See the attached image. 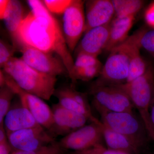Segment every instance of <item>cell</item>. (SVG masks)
Returning <instances> with one entry per match:
<instances>
[{
	"instance_id": "cell-1",
	"label": "cell",
	"mask_w": 154,
	"mask_h": 154,
	"mask_svg": "<svg viewBox=\"0 0 154 154\" xmlns=\"http://www.w3.org/2000/svg\"><path fill=\"white\" fill-rule=\"evenodd\" d=\"M31 11L22 20L13 39L15 45L30 47L48 53H54L71 74L74 61L57 20L42 1H27Z\"/></svg>"
},
{
	"instance_id": "cell-2",
	"label": "cell",
	"mask_w": 154,
	"mask_h": 154,
	"mask_svg": "<svg viewBox=\"0 0 154 154\" xmlns=\"http://www.w3.org/2000/svg\"><path fill=\"white\" fill-rule=\"evenodd\" d=\"M146 28H140L111 50L100 75L91 87L117 85L126 82L131 55L135 48L140 44Z\"/></svg>"
},
{
	"instance_id": "cell-3",
	"label": "cell",
	"mask_w": 154,
	"mask_h": 154,
	"mask_svg": "<svg viewBox=\"0 0 154 154\" xmlns=\"http://www.w3.org/2000/svg\"><path fill=\"white\" fill-rule=\"evenodd\" d=\"M3 69L20 88L28 93L45 100H50L54 95L57 77L37 71L20 58L13 57Z\"/></svg>"
},
{
	"instance_id": "cell-4",
	"label": "cell",
	"mask_w": 154,
	"mask_h": 154,
	"mask_svg": "<svg viewBox=\"0 0 154 154\" xmlns=\"http://www.w3.org/2000/svg\"><path fill=\"white\" fill-rule=\"evenodd\" d=\"M124 91L137 110L151 140L154 131L150 119V110L154 102V68L149 65L145 73L137 79L116 85Z\"/></svg>"
},
{
	"instance_id": "cell-5",
	"label": "cell",
	"mask_w": 154,
	"mask_h": 154,
	"mask_svg": "<svg viewBox=\"0 0 154 154\" xmlns=\"http://www.w3.org/2000/svg\"><path fill=\"white\" fill-rule=\"evenodd\" d=\"M100 115L104 125L123 135L141 151L151 140L141 119L133 112H109Z\"/></svg>"
},
{
	"instance_id": "cell-6",
	"label": "cell",
	"mask_w": 154,
	"mask_h": 154,
	"mask_svg": "<svg viewBox=\"0 0 154 154\" xmlns=\"http://www.w3.org/2000/svg\"><path fill=\"white\" fill-rule=\"evenodd\" d=\"M93 106L99 113L132 112L134 107L126 93L116 85L91 87Z\"/></svg>"
},
{
	"instance_id": "cell-7",
	"label": "cell",
	"mask_w": 154,
	"mask_h": 154,
	"mask_svg": "<svg viewBox=\"0 0 154 154\" xmlns=\"http://www.w3.org/2000/svg\"><path fill=\"white\" fill-rule=\"evenodd\" d=\"M84 3L81 0H72L63 14V32L70 52L75 50L81 36L85 32L86 16Z\"/></svg>"
},
{
	"instance_id": "cell-8",
	"label": "cell",
	"mask_w": 154,
	"mask_h": 154,
	"mask_svg": "<svg viewBox=\"0 0 154 154\" xmlns=\"http://www.w3.org/2000/svg\"><path fill=\"white\" fill-rule=\"evenodd\" d=\"M5 73L6 85L8 86L18 96L22 105L30 111L38 124L48 131H49L53 124V115L51 108L43 99L22 90L11 77Z\"/></svg>"
},
{
	"instance_id": "cell-9",
	"label": "cell",
	"mask_w": 154,
	"mask_h": 154,
	"mask_svg": "<svg viewBox=\"0 0 154 154\" xmlns=\"http://www.w3.org/2000/svg\"><path fill=\"white\" fill-rule=\"evenodd\" d=\"M7 134L9 143L15 150H34L56 142L55 138L41 125Z\"/></svg>"
},
{
	"instance_id": "cell-10",
	"label": "cell",
	"mask_w": 154,
	"mask_h": 154,
	"mask_svg": "<svg viewBox=\"0 0 154 154\" xmlns=\"http://www.w3.org/2000/svg\"><path fill=\"white\" fill-rule=\"evenodd\" d=\"M22 56L20 58L29 66L37 71L53 76L67 74L63 63L58 57L30 47L20 48Z\"/></svg>"
},
{
	"instance_id": "cell-11",
	"label": "cell",
	"mask_w": 154,
	"mask_h": 154,
	"mask_svg": "<svg viewBox=\"0 0 154 154\" xmlns=\"http://www.w3.org/2000/svg\"><path fill=\"white\" fill-rule=\"evenodd\" d=\"M91 122L63 137L57 142L62 148L81 151L102 144L103 139L102 125Z\"/></svg>"
},
{
	"instance_id": "cell-12",
	"label": "cell",
	"mask_w": 154,
	"mask_h": 154,
	"mask_svg": "<svg viewBox=\"0 0 154 154\" xmlns=\"http://www.w3.org/2000/svg\"><path fill=\"white\" fill-rule=\"evenodd\" d=\"M53 124L48 132L54 137L66 136L86 125L89 119L85 116L68 110L58 103L51 108Z\"/></svg>"
},
{
	"instance_id": "cell-13",
	"label": "cell",
	"mask_w": 154,
	"mask_h": 154,
	"mask_svg": "<svg viewBox=\"0 0 154 154\" xmlns=\"http://www.w3.org/2000/svg\"><path fill=\"white\" fill-rule=\"evenodd\" d=\"M110 23L92 28L85 33L75 50L76 56L86 53L98 57L105 51L110 35Z\"/></svg>"
},
{
	"instance_id": "cell-14",
	"label": "cell",
	"mask_w": 154,
	"mask_h": 154,
	"mask_svg": "<svg viewBox=\"0 0 154 154\" xmlns=\"http://www.w3.org/2000/svg\"><path fill=\"white\" fill-rule=\"evenodd\" d=\"M85 33L92 28L109 24L115 16L112 1L91 0L86 2Z\"/></svg>"
},
{
	"instance_id": "cell-15",
	"label": "cell",
	"mask_w": 154,
	"mask_h": 154,
	"mask_svg": "<svg viewBox=\"0 0 154 154\" xmlns=\"http://www.w3.org/2000/svg\"><path fill=\"white\" fill-rule=\"evenodd\" d=\"M3 124L7 134L40 125L19 100V102L12 104Z\"/></svg>"
},
{
	"instance_id": "cell-16",
	"label": "cell",
	"mask_w": 154,
	"mask_h": 154,
	"mask_svg": "<svg viewBox=\"0 0 154 154\" xmlns=\"http://www.w3.org/2000/svg\"><path fill=\"white\" fill-rule=\"evenodd\" d=\"M135 20L134 16L117 18L110 22L109 40L105 51L110 52L111 50L124 42L129 37L128 34Z\"/></svg>"
},
{
	"instance_id": "cell-17",
	"label": "cell",
	"mask_w": 154,
	"mask_h": 154,
	"mask_svg": "<svg viewBox=\"0 0 154 154\" xmlns=\"http://www.w3.org/2000/svg\"><path fill=\"white\" fill-rule=\"evenodd\" d=\"M102 135L107 148L127 154H140L141 151L127 138L103 124Z\"/></svg>"
},
{
	"instance_id": "cell-18",
	"label": "cell",
	"mask_w": 154,
	"mask_h": 154,
	"mask_svg": "<svg viewBox=\"0 0 154 154\" xmlns=\"http://www.w3.org/2000/svg\"><path fill=\"white\" fill-rule=\"evenodd\" d=\"M54 96L57 98L58 100V103L62 107L85 116L91 122L99 125L102 124L101 120L93 115L91 110H88L83 107L67 92L64 87L56 89Z\"/></svg>"
},
{
	"instance_id": "cell-19",
	"label": "cell",
	"mask_w": 154,
	"mask_h": 154,
	"mask_svg": "<svg viewBox=\"0 0 154 154\" xmlns=\"http://www.w3.org/2000/svg\"><path fill=\"white\" fill-rule=\"evenodd\" d=\"M25 17L21 3L17 0H9L2 20L13 38Z\"/></svg>"
},
{
	"instance_id": "cell-20",
	"label": "cell",
	"mask_w": 154,
	"mask_h": 154,
	"mask_svg": "<svg viewBox=\"0 0 154 154\" xmlns=\"http://www.w3.org/2000/svg\"><path fill=\"white\" fill-rule=\"evenodd\" d=\"M112 2L117 18L135 17L144 4L141 0H112Z\"/></svg>"
},
{
	"instance_id": "cell-21",
	"label": "cell",
	"mask_w": 154,
	"mask_h": 154,
	"mask_svg": "<svg viewBox=\"0 0 154 154\" xmlns=\"http://www.w3.org/2000/svg\"><path fill=\"white\" fill-rule=\"evenodd\" d=\"M140 42L135 48L130 63L129 73L126 82H131L143 75L147 69L149 65L141 55Z\"/></svg>"
},
{
	"instance_id": "cell-22",
	"label": "cell",
	"mask_w": 154,
	"mask_h": 154,
	"mask_svg": "<svg viewBox=\"0 0 154 154\" xmlns=\"http://www.w3.org/2000/svg\"><path fill=\"white\" fill-rule=\"evenodd\" d=\"M103 66L102 65L88 67L74 68L71 74L69 76L73 84L72 85L74 86L78 80L88 82L96 77L98 78L102 72Z\"/></svg>"
},
{
	"instance_id": "cell-23",
	"label": "cell",
	"mask_w": 154,
	"mask_h": 154,
	"mask_svg": "<svg viewBox=\"0 0 154 154\" xmlns=\"http://www.w3.org/2000/svg\"><path fill=\"white\" fill-rule=\"evenodd\" d=\"M15 95L14 91L7 85L0 88V125L4 123V119L11 108Z\"/></svg>"
},
{
	"instance_id": "cell-24",
	"label": "cell",
	"mask_w": 154,
	"mask_h": 154,
	"mask_svg": "<svg viewBox=\"0 0 154 154\" xmlns=\"http://www.w3.org/2000/svg\"><path fill=\"white\" fill-rule=\"evenodd\" d=\"M65 150L59 146L57 142H55L34 150L24 151L13 150L11 154H64Z\"/></svg>"
},
{
	"instance_id": "cell-25",
	"label": "cell",
	"mask_w": 154,
	"mask_h": 154,
	"mask_svg": "<svg viewBox=\"0 0 154 154\" xmlns=\"http://www.w3.org/2000/svg\"><path fill=\"white\" fill-rule=\"evenodd\" d=\"M76 56L73 69L88 67L102 65L97 57L95 56L86 53H80Z\"/></svg>"
},
{
	"instance_id": "cell-26",
	"label": "cell",
	"mask_w": 154,
	"mask_h": 154,
	"mask_svg": "<svg viewBox=\"0 0 154 154\" xmlns=\"http://www.w3.org/2000/svg\"><path fill=\"white\" fill-rule=\"evenodd\" d=\"M72 0H45V5L51 13L63 14L67 8Z\"/></svg>"
},
{
	"instance_id": "cell-27",
	"label": "cell",
	"mask_w": 154,
	"mask_h": 154,
	"mask_svg": "<svg viewBox=\"0 0 154 154\" xmlns=\"http://www.w3.org/2000/svg\"><path fill=\"white\" fill-rule=\"evenodd\" d=\"M141 48H143L154 58V30L146 28L140 39Z\"/></svg>"
},
{
	"instance_id": "cell-28",
	"label": "cell",
	"mask_w": 154,
	"mask_h": 154,
	"mask_svg": "<svg viewBox=\"0 0 154 154\" xmlns=\"http://www.w3.org/2000/svg\"><path fill=\"white\" fill-rule=\"evenodd\" d=\"M15 48L5 42L0 41V66L3 68L14 57Z\"/></svg>"
},
{
	"instance_id": "cell-29",
	"label": "cell",
	"mask_w": 154,
	"mask_h": 154,
	"mask_svg": "<svg viewBox=\"0 0 154 154\" xmlns=\"http://www.w3.org/2000/svg\"><path fill=\"white\" fill-rule=\"evenodd\" d=\"M70 154H127L122 152L110 149L105 147L102 144H99L81 151H72Z\"/></svg>"
},
{
	"instance_id": "cell-30",
	"label": "cell",
	"mask_w": 154,
	"mask_h": 154,
	"mask_svg": "<svg viewBox=\"0 0 154 154\" xmlns=\"http://www.w3.org/2000/svg\"><path fill=\"white\" fill-rule=\"evenodd\" d=\"M144 19L147 25L154 30V2L146 9Z\"/></svg>"
},
{
	"instance_id": "cell-31",
	"label": "cell",
	"mask_w": 154,
	"mask_h": 154,
	"mask_svg": "<svg viewBox=\"0 0 154 154\" xmlns=\"http://www.w3.org/2000/svg\"><path fill=\"white\" fill-rule=\"evenodd\" d=\"M13 149L8 140L0 142V154H11Z\"/></svg>"
},
{
	"instance_id": "cell-32",
	"label": "cell",
	"mask_w": 154,
	"mask_h": 154,
	"mask_svg": "<svg viewBox=\"0 0 154 154\" xmlns=\"http://www.w3.org/2000/svg\"><path fill=\"white\" fill-rule=\"evenodd\" d=\"M9 2V0H0V17L1 19H3Z\"/></svg>"
},
{
	"instance_id": "cell-33",
	"label": "cell",
	"mask_w": 154,
	"mask_h": 154,
	"mask_svg": "<svg viewBox=\"0 0 154 154\" xmlns=\"http://www.w3.org/2000/svg\"><path fill=\"white\" fill-rule=\"evenodd\" d=\"M6 85V78L5 72L3 70L0 71V87Z\"/></svg>"
},
{
	"instance_id": "cell-34",
	"label": "cell",
	"mask_w": 154,
	"mask_h": 154,
	"mask_svg": "<svg viewBox=\"0 0 154 154\" xmlns=\"http://www.w3.org/2000/svg\"><path fill=\"white\" fill-rule=\"evenodd\" d=\"M150 114L151 122L152 126L154 131V102L151 108Z\"/></svg>"
}]
</instances>
